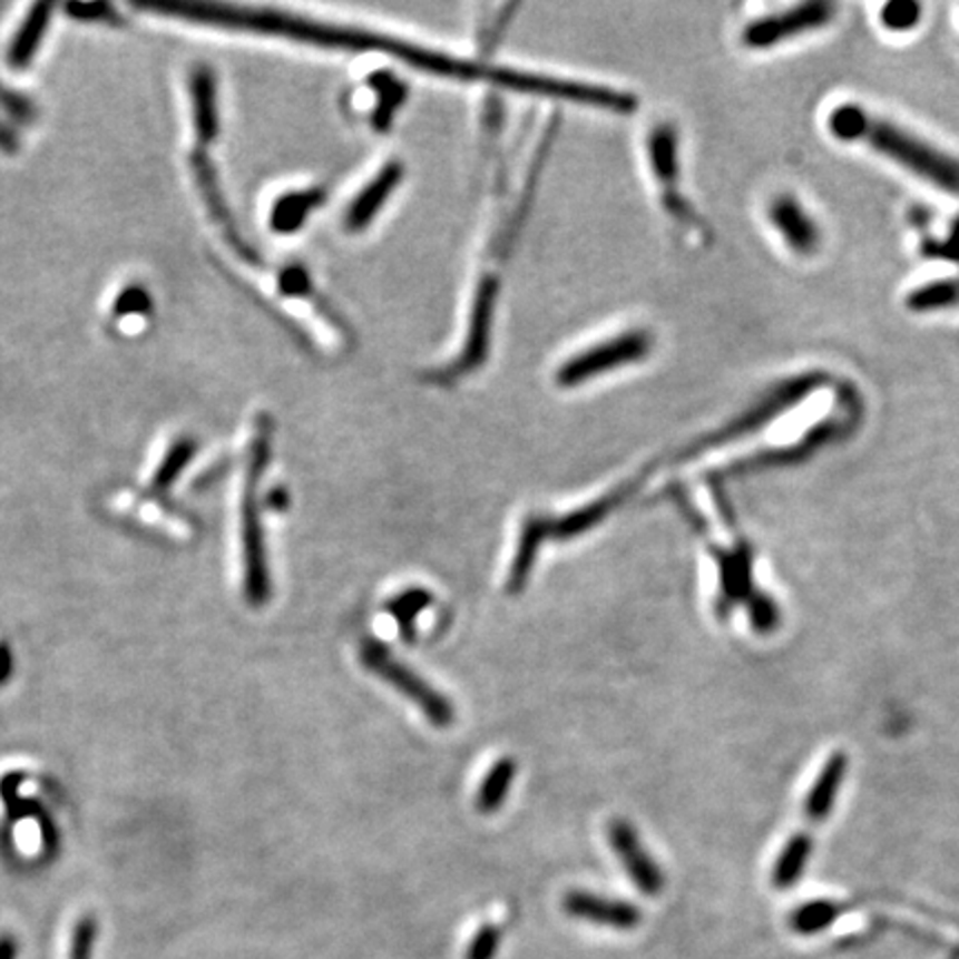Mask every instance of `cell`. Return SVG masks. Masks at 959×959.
I'll return each instance as SVG.
<instances>
[{
	"mask_svg": "<svg viewBox=\"0 0 959 959\" xmlns=\"http://www.w3.org/2000/svg\"><path fill=\"white\" fill-rule=\"evenodd\" d=\"M263 36H278V38H287L320 49L380 53L433 78L489 85L498 91L505 89V91L527 94L538 98L569 100L576 105H587V107H596V109L623 114V116L636 109V96L627 91H618L614 87L554 78L545 74H529L525 69L502 67L489 60H471V58L453 56L449 51L415 45L393 33H382L375 29H362V27L342 25V22H324V20L294 16L276 9H270L265 13Z\"/></svg>",
	"mask_w": 959,
	"mask_h": 959,
	"instance_id": "cell-1",
	"label": "cell"
},
{
	"mask_svg": "<svg viewBox=\"0 0 959 959\" xmlns=\"http://www.w3.org/2000/svg\"><path fill=\"white\" fill-rule=\"evenodd\" d=\"M556 131H558V120L551 118L540 140V147L536 151V158L529 163L527 176L518 187V196L513 198L511 205L502 207V212L496 218V227L482 249L485 254L478 267V276L473 281V290L469 294V307L464 316L467 322H464V333L460 337V346L453 351V355L447 362L433 364L427 371H422L424 384L444 386V389L456 386L460 382H467L471 375H476L491 358L496 314L500 307L505 272L513 256L516 241L522 234V227L527 223V216L536 196V185L540 180V169L545 165L547 149L556 138Z\"/></svg>",
	"mask_w": 959,
	"mask_h": 959,
	"instance_id": "cell-2",
	"label": "cell"
},
{
	"mask_svg": "<svg viewBox=\"0 0 959 959\" xmlns=\"http://www.w3.org/2000/svg\"><path fill=\"white\" fill-rule=\"evenodd\" d=\"M829 129L840 140H855L875 149L880 156L913 172L938 189L959 194V163L956 158L898 125L864 111L860 105H842L833 109L829 116Z\"/></svg>",
	"mask_w": 959,
	"mask_h": 959,
	"instance_id": "cell-3",
	"label": "cell"
},
{
	"mask_svg": "<svg viewBox=\"0 0 959 959\" xmlns=\"http://www.w3.org/2000/svg\"><path fill=\"white\" fill-rule=\"evenodd\" d=\"M274 424L270 415L256 420V431L249 444L247 473L241 502V540H243V567H245V598L252 607H265L272 598V576L267 560V542L263 529V502L258 487L270 469L272 460Z\"/></svg>",
	"mask_w": 959,
	"mask_h": 959,
	"instance_id": "cell-4",
	"label": "cell"
},
{
	"mask_svg": "<svg viewBox=\"0 0 959 959\" xmlns=\"http://www.w3.org/2000/svg\"><path fill=\"white\" fill-rule=\"evenodd\" d=\"M642 485V478H634L632 482L618 485L616 489H611L609 493L600 496L598 500L565 513V516H529L522 525L520 538H518V547H516V556L509 569V578H507V591L509 594H520L531 576V569L536 565L538 551L542 549L545 542H565V540H574L587 531H591L594 527H598L600 522H605L618 507H623Z\"/></svg>",
	"mask_w": 959,
	"mask_h": 959,
	"instance_id": "cell-5",
	"label": "cell"
},
{
	"mask_svg": "<svg viewBox=\"0 0 959 959\" xmlns=\"http://www.w3.org/2000/svg\"><path fill=\"white\" fill-rule=\"evenodd\" d=\"M655 346L653 333L644 326L618 329L567 355L554 373L558 389H580L616 371L644 362Z\"/></svg>",
	"mask_w": 959,
	"mask_h": 959,
	"instance_id": "cell-6",
	"label": "cell"
},
{
	"mask_svg": "<svg viewBox=\"0 0 959 959\" xmlns=\"http://www.w3.org/2000/svg\"><path fill=\"white\" fill-rule=\"evenodd\" d=\"M644 156H646L650 180L659 196V205L666 212V216L686 229L691 227L695 229L697 221L691 214V207L682 198V189H679L677 127L668 120L653 123L644 138Z\"/></svg>",
	"mask_w": 959,
	"mask_h": 959,
	"instance_id": "cell-7",
	"label": "cell"
},
{
	"mask_svg": "<svg viewBox=\"0 0 959 959\" xmlns=\"http://www.w3.org/2000/svg\"><path fill=\"white\" fill-rule=\"evenodd\" d=\"M360 659L371 673H375L380 679H384L386 684L398 688L404 697H409L431 724L440 728H447L453 724L456 720L453 704L444 695H440L427 679H422L413 668L398 662L386 646H382L375 639H364L360 646Z\"/></svg>",
	"mask_w": 959,
	"mask_h": 959,
	"instance_id": "cell-8",
	"label": "cell"
},
{
	"mask_svg": "<svg viewBox=\"0 0 959 959\" xmlns=\"http://www.w3.org/2000/svg\"><path fill=\"white\" fill-rule=\"evenodd\" d=\"M407 100L409 89L404 80L389 69L366 74L351 91V109L355 111V118L364 120L375 134L391 131Z\"/></svg>",
	"mask_w": 959,
	"mask_h": 959,
	"instance_id": "cell-9",
	"label": "cell"
},
{
	"mask_svg": "<svg viewBox=\"0 0 959 959\" xmlns=\"http://www.w3.org/2000/svg\"><path fill=\"white\" fill-rule=\"evenodd\" d=\"M404 174L407 167L402 158H386L346 203L342 212V232L349 236L364 234L391 203L404 180Z\"/></svg>",
	"mask_w": 959,
	"mask_h": 959,
	"instance_id": "cell-10",
	"label": "cell"
},
{
	"mask_svg": "<svg viewBox=\"0 0 959 959\" xmlns=\"http://www.w3.org/2000/svg\"><path fill=\"white\" fill-rule=\"evenodd\" d=\"M833 16L829 2H806L775 16H762L742 29V42L751 49H769L786 42L800 33L813 31L826 25Z\"/></svg>",
	"mask_w": 959,
	"mask_h": 959,
	"instance_id": "cell-11",
	"label": "cell"
},
{
	"mask_svg": "<svg viewBox=\"0 0 959 959\" xmlns=\"http://www.w3.org/2000/svg\"><path fill=\"white\" fill-rule=\"evenodd\" d=\"M189 165H192V172H194V180H196V187H198V192H200V196H203V200H205V205H207V209H209V214H212V218L218 223V227L223 229V234H225V238H227V243L232 245V249L245 261V263H249V265H254V267H261V256L243 241V236H241V232H238V225H236V221H234V216L229 214V207H227V200H225V196H223V189H221V185H218V178H216V169H214V165L209 163V156L203 151V149H196V151H192V156H189Z\"/></svg>",
	"mask_w": 959,
	"mask_h": 959,
	"instance_id": "cell-12",
	"label": "cell"
},
{
	"mask_svg": "<svg viewBox=\"0 0 959 959\" xmlns=\"http://www.w3.org/2000/svg\"><path fill=\"white\" fill-rule=\"evenodd\" d=\"M609 842L639 891L644 896H657L664 887V878L659 867L642 847L636 829L625 820H614L609 824Z\"/></svg>",
	"mask_w": 959,
	"mask_h": 959,
	"instance_id": "cell-13",
	"label": "cell"
},
{
	"mask_svg": "<svg viewBox=\"0 0 959 959\" xmlns=\"http://www.w3.org/2000/svg\"><path fill=\"white\" fill-rule=\"evenodd\" d=\"M562 909L571 918L587 920L598 927H609L618 931H632L642 920V913L632 902L600 898L585 891H571L569 896H565Z\"/></svg>",
	"mask_w": 959,
	"mask_h": 959,
	"instance_id": "cell-14",
	"label": "cell"
},
{
	"mask_svg": "<svg viewBox=\"0 0 959 959\" xmlns=\"http://www.w3.org/2000/svg\"><path fill=\"white\" fill-rule=\"evenodd\" d=\"M329 194L322 185L301 187L281 194L270 209V229L276 236L299 234L312 218V214L326 203Z\"/></svg>",
	"mask_w": 959,
	"mask_h": 959,
	"instance_id": "cell-15",
	"label": "cell"
},
{
	"mask_svg": "<svg viewBox=\"0 0 959 959\" xmlns=\"http://www.w3.org/2000/svg\"><path fill=\"white\" fill-rule=\"evenodd\" d=\"M189 96L194 109V131L198 143L212 145L221 134L218 116V85L216 74L207 65H196L189 74Z\"/></svg>",
	"mask_w": 959,
	"mask_h": 959,
	"instance_id": "cell-16",
	"label": "cell"
},
{
	"mask_svg": "<svg viewBox=\"0 0 959 959\" xmlns=\"http://www.w3.org/2000/svg\"><path fill=\"white\" fill-rule=\"evenodd\" d=\"M771 223L797 254L815 252L820 234L811 216L793 198H777L771 205Z\"/></svg>",
	"mask_w": 959,
	"mask_h": 959,
	"instance_id": "cell-17",
	"label": "cell"
},
{
	"mask_svg": "<svg viewBox=\"0 0 959 959\" xmlns=\"http://www.w3.org/2000/svg\"><path fill=\"white\" fill-rule=\"evenodd\" d=\"M51 11H53L51 2H38L29 9L27 18L22 20L20 29L16 31V36L7 49V62L11 69L20 71V69H27L31 65V60L36 58V53L42 45L45 33H47Z\"/></svg>",
	"mask_w": 959,
	"mask_h": 959,
	"instance_id": "cell-18",
	"label": "cell"
},
{
	"mask_svg": "<svg viewBox=\"0 0 959 959\" xmlns=\"http://www.w3.org/2000/svg\"><path fill=\"white\" fill-rule=\"evenodd\" d=\"M844 773H847V757L842 753H833L806 800V815L811 818V822L826 820V815L835 804Z\"/></svg>",
	"mask_w": 959,
	"mask_h": 959,
	"instance_id": "cell-19",
	"label": "cell"
},
{
	"mask_svg": "<svg viewBox=\"0 0 959 959\" xmlns=\"http://www.w3.org/2000/svg\"><path fill=\"white\" fill-rule=\"evenodd\" d=\"M518 773V764L511 757L498 760L491 771L485 775L482 786L476 795V809L485 815L498 811L505 804V797L513 784V777Z\"/></svg>",
	"mask_w": 959,
	"mask_h": 959,
	"instance_id": "cell-20",
	"label": "cell"
},
{
	"mask_svg": "<svg viewBox=\"0 0 959 959\" xmlns=\"http://www.w3.org/2000/svg\"><path fill=\"white\" fill-rule=\"evenodd\" d=\"M431 603H433V594L422 587L404 589L402 594H398L393 600L386 603V611L398 623L400 636L407 644H411L415 638V620L424 609L431 607Z\"/></svg>",
	"mask_w": 959,
	"mask_h": 959,
	"instance_id": "cell-21",
	"label": "cell"
},
{
	"mask_svg": "<svg viewBox=\"0 0 959 959\" xmlns=\"http://www.w3.org/2000/svg\"><path fill=\"white\" fill-rule=\"evenodd\" d=\"M194 456H196V442L192 438H178L165 453L163 462L158 464L151 478V489L156 493L169 491L178 482V478L183 476V471L187 469Z\"/></svg>",
	"mask_w": 959,
	"mask_h": 959,
	"instance_id": "cell-22",
	"label": "cell"
},
{
	"mask_svg": "<svg viewBox=\"0 0 959 959\" xmlns=\"http://www.w3.org/2000/svg\"><path fill=\"white\" fill-rule=\"evenodd\" d=\"M811 849H813V844H811V840L806 835H795L786 844V849L780 855V860L775 864V871H773V884L777 889H789V887H793L802 878L804 867H806L809 855H811Z\"/></svg>",
	"mask_w": 959,
	"mask_h": 959,
	"instance_id": "cell-23",
	"label": "cell"
},
{
	"mask_svg": "<svg viewBox=\"0 0 959 959\" xmlns=\"http://www.w3.org/2000/svg\"><path fill=\"white\" fill-rule=\"evenodd\" d=\"M746 585H748V558L744 554L726 556L722 560V589L726 600H735L744 596Z\"/></svg>",
	"mask_w": 959,
	"mask_h": 959,
	"instance_id": "cell-24",
	"label": "cell"
},
{
	"mask_svg": "<svg viewBox=\"0 0 959 959\" xmlns=\"http://www.w3.org/2000/svg\"><path fill=\"white\" fill-rule=\"evenodd\" d=\"M835 918V907L826 902H815L804 907L793 916V929L797 933H815L826 929Z\"/></svg>",
	"mask_w": 959,
	"mask_h": 959,
	"instance_id": "cell-25",
	"label": "cell"
},
{
	"mask_svg": "<svg viewBox=\"0 0 959 959\" xmlns=\"http://www.w3.org/2000/svg\"><path fill=\"white\" fill-rule=\"evenodd\" d=\"M98 924L91 916H82L71 931V945H69V959H91L94 942H96Z\"/></svg>",
	"mask_w": 959,
	"mask_h": 959,
	"instance_id": "cell-26",
	"label": "cell"
},
{
	"mask_svg": "<svg viewBox=\"0 0 959 959\" xmlns=\"http://www.w3.org/2000/svg\"><path fill=\"white\" fill-rule=\"evenodd\" d=\"M149 310H151V296L140 285L125 287L114 303L116 316H145L149 314Z\"/></svg>",
	"mask_w": 959,
	"mask_h": 959,
	"instance_id": "cell-27",
	"label": "cell"
},
{
	"mask_svg": "<svg viewBox=\"0 0 959 959\" xmlns=\"http://www.w3.org/2000/svg\"><path fill=\"white\" fill-rule=\"evenodd\" d=\"M0 107L13 118V120H18V123H22V125H29L33 118H36V107L31 105V100L29 98H25L22 94H18V91H13L11 87H7L2 80H0Z\"/></svg>",
	"mask_w": 959,
	"mask_h": 959,
	"instance_id": "cell-28",
	"label": "cell"
},
{
	"mask_svg": "<svg viewBox=\"0 0 959 959\" xmlns=\"http://www.w3.org/2000/svg\"><path fill=\"white\" fill-rule=\"evenodd\" d=\"M500 938H502V933H500V929H498V927H493V924L482 927V929L473 936V940H471V945H469V949H467V959L496 958V953H498V949H500Z\"/></svg>",
	"mask_w": 959,
	"mask_h": 959,
	"instance_id": "cell-29",
	"label": "cell"
},
{
	"mask_svg": "<svg viewBox=\"0 0 959 959\" xmlns=\"http://www.w3.org/2000/svg\"><path fill=\"white\" fill-rule=\"evenodd\" d=\"M76 20H102L118 25V13L107 2H71L65 7Z\"/></svg>",
	"mask_w": 959,
	"mask_h": 959,
	"instance_id": "cell-30",
	"label": "cell"
},
{
	"mask_svg": "<svg viewBox=\"0 0 959 959\" xmlns=\"http://www.w3.org/2000/svg\"><path fill=\"white\" fill-rule=\"evenodd\" d=\"M882 16H884V25H889L891 29H907V27H911V25L918 22L920 7L918 4H907V2L889 4Z\"/></svg>",
	"mask_w": 959,
	"mask_h": 959,
	"instance_id": "cell-31",
	"label": "cell"
},
{
	"mask_svg": "<svg viewBox=\"0 0 959 959\" xmlns=\"http://www.w3.org/2000/svg\"><path fill=\"white\" fill-rule=\"evenodd\" d=\"M18 149H20L18 136H16V134H13V129H11L9 125H4V120L0 118V151H2V154L13 156V154H18Z\"/></svg>",
	"mask_w": 959,
	"mask_h": 959,
	"instance_id": "cell-32",
	"label": "cell"
},
{
	"mask_svg": "<svg viewBox=\"0 0 959 959\" xmlns=\"http://www.w3.org/2000/svg\"><path fill=\"white\" fill-rule=\"evenodd\" d=\"M13 673V655L4 642H0V686L9 682Z\"/></svg>",
	"mask_w": 959,
	"mask_h": 959,
	"instance_id": "cell-33",
	"label": "cell"
},
{
	"mask_svg": "<svg viewBox=\"0 0 959 959\" xmlns=\"http://www.w3.org/2000/svg\"><path fill=\"white\" fill-rule=\"evenodd\" d=\"M18 945L11 936H0V959H16Z\"/></svg>",
	"mask_w": 959,
	"mask_h": 959,
	"instance_id": "cell-34",
	"label": "cell"
}]
</instances>
